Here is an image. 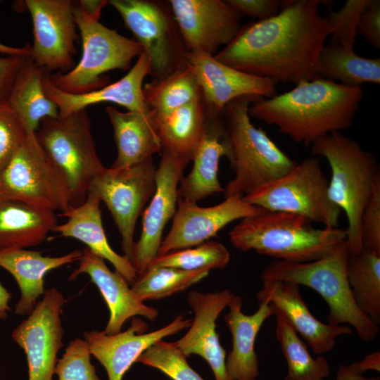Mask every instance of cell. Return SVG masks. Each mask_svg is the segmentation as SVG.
Wrapping results in <instances>:
<instances>
[{"instance_id": "obj_7", "label": "cell", "mask_w": 380, "mask_h": 380, "mask_svg": "<svg viewBox=\"0 0 380 380\" xmlns=\"http://www.w3.org/2000/svg\"><path fill=\"white\" fill-rule=\"evenodd\" d=\"M34 136L63 177L71 206L81 205L93 180L107 169L97 155L86 110L65 117L44 118Z\"/></svg>"}, {"instance_id": "obj_9", "label": "cell", "mask_w": 380, "mask_h": 380, "mask_svg": "<svg viewBox=\"0 0 380 380\" xmlns=\"http://www.w3.org/2000/svg\"><path fill=\"white\" fill-rule=\"evenodd\" d=\"M328 186L318 158L312 156L243 198L268 211L294 213L324 227H338L341 210L330 200Z\"/></svg>"}, {"instance_id": "obj_8", "label": "cell", "mask_w": 380, "mask_h": 380, "mask_svg": "<svg viewBox=\"0 0 380 380\" xmlns=\"http://www.w3.org/2000/svg\"><path fill=\"white\" fill-rule=\"evenodd\" d=\"M73 13L82 44L79 63L70 70L50 75L61 90L75 94L89 93L109 84L103 75L113 70H129L132 60L143 52L141 45L85 14L77 2Z\"/></svg>"}, {"instance_id": "obj_34", "label": "cell", "mask_w": 380, "mask_h": 380, "mask_svg": "<svg viewBox=\"0 0 380 380\" xmlns=\"http://www.w3.org/2000/svg\"><path fill=\"white\" fill-rule=\"evenodd\" d=\"M347 279L358 308L374 324H380V254L362 250L349 253Z\"/></svg>"}, {"instance_id": "obj_45", "label": "cell", "mask_w": 380, "mask_h": 380, "mask_svg": "<svg viewBox=\"0 0 380 380\" xmlns=\"http://www.w3.org/2000/svg\"><path fill=\"white\" fill-rule=\"evenodd\" d=\"M27 57L0 54V105L6 103L16 75Z\"/></svg>"}, {"instance_id": "obj_47", "label": "cell", "mask_w": 380, "mask_h": 380, "mask_svg": "<svg viewBox=\"0 0 380 380\" xmlns=\"http://www.w3.org/2000/svg\"><path fill=\"white\" fill-rule=\"evenodd\" d=\"M357 370L363 374L368 370L380 371V353L375 351L366 355L362 360L353 362Z\"/></svg>"}, {"instance_id": "obj_42", "label": "cell", "mask_w": 380, "mask_h": 380, "mask_svg": "<svg viewBox=\"0 0 380 380\" xmlns=\"http://www.w3.org/2000/svg\"><path fill=\"white\" fill-rule=\"evenodd\" d=\"M360 241L362 250L380 254V177L361 217Z\"/></svg>"}, {"instance_id": "obj_18", "label": "cell", "mask_w": 380, "mask_h": 380, "mask_svg": "<svg viewBox=\"0 0 380 380\" xmlns=\"http://www.w3.org/2000/svg\"><path fill=\"white\" fill-rule=\"evenodd\" d=\"M185 167L175 158L162 153L156 170V191L144 211L139 239L134 243L130 262L137 276L158 255L165 224L177 210V189Z\"/></svg>"}, {"instance_id": "obj_2", "label": "cell", "mask_w": 380, "mask_h": 380, "mask_svg": "<svg viewBox=\"0 0 380 380\" xmlns=\"http://www.w3.org/2000/svg\"><path fill=\"white\" fill-rule=\"evenodd\" d=\"M362 97L361 87L317 76L289 91L259 99L248 113L251 118L276 126L295 142L309 146L327 134L350 129Z\"/></svg>"}, {"instance_id": "obj_5", "label": "cell", "mask_w": 380, "mask_h": 380, "mask_svg": "<svg viewBox=\"0 0 380 380\" xmlns=\"http://www.w3.org/2000/svg\"><path fill=\"white\" fill-rule=\"evenodd\" d=\"M262 97L246 95L227 103L222 110L232 150L234 178L224 189V196H246L283 176L297 162L286 154L262 128L251 120V104Z\"/></svg>"}, {"instance_id": "obj_28", "label": "cell", "mask_w": 380, "mask_h": 380, "mask_svg": "<svg viewBox=\"0 0 380 380\" xmlns=\"http://www.w3.org/2000/svg\"><path fill=\"white\" fill-rule=\"evenodd\" d=\"M207 117L203 98L190 102L162 116L152 115L162 151L179 161L184 167L193 160L202 137Z\"/></svg>"}, {"instance_id": "obj_17", "label": "cell", "mask_w": 380, "mask_h": 380, "mask_svg": "<svg viewBox=\"0 0 380 380\" xmlns=\"http://www.w3.org/2000/svg\"><path fill=\"white\" fill-rule=\"evenodd\" d=\"M192 319L177 315L170 324L148 332L147 323L133 318L129 327L115 334L108 335L104 331H85L84 341L91 355L106 369L108 380H122L124 374L141 354L157 341L189 328Z\"/></svg>"}, {"instance_id": "obj_16", "label": "cell", "mask_w": 380, "mask_h": 380, "mask_svg": "<svg viewBox=\"0 0 380 380\" xmlns=\"http://www.w3.org/2000/svg\"><path fill=\"white\" fill-rule=\"evenodd\" d=\"M168 1L188 52L214 56L241 28V16L226 0Z\"/></svg>"}, {"instance_id": "obj_23", "label": "cell", "mask_w": 380, "mask_h": 380, "mask_svg": "<svg viewBox=\"0 0 380 380\" xmlns=\"http://www.w3.org/2000/svg\"><path fill=\"white\" fill-rule=\"evenodd\" d=\"M150 74L148 58L142 52L123 77L97 90L80 94L63 91L52 83L50 73L46 70L43 85L46 95L56 103L59 117H65L103 102L123 106L128 111H138L151 115L153 113L146 105L143 94L144 80Z\"/></svg>"}, {"instance_id": "obj_10", "label": "cell", "mask_w": 380, "mask_h": 380, "mask_svg": "<svg viewBox=\"0 0 380 380\" xmlns=\"http://www.w3.org/2000/svg\"><path fill=\"white\" fill-rule=\"evenodd\" d=\"M108 4L141 45L153 78L187 65L188 51L168 1L110 0Z\"/></svg>"}, {"instance_id": "obj_39", "label": "cell", "mask_w": 380, "mask_h": 380, "mask_svg": "<svg viewBox=\"0 0 380 380\" xmlns=\"http://www.w3.org/2000/svg\"><path fill=\"white\" fill-rule=\"evenodd\" d=\"M368 0H348L338 11H331L324 17L329 44L354 49L357 34V24Z\"/></svg>"}, {"instance_id": "obj_19", "label": "cell", "mask_w": 380, "mask_h": 380, "mask_svg": "<svg viewBox=\"0 0 380 380\" xmlns=\"http://www.w3.org/2000/svg\"><path fill=\"white\" fill-rule=\"evenodd\" d=\"M223 156L232 163V150L223 113L207 106L204 129L192 160V169L179 182L178 199L197 203L223 192L218 179L220 160Z\"/></svg>"}, {"instance_id": "obj_6", "label": "cell", "mask_w": 380, "mask_h": 380, "mask_svg": "<svg viewBox=\"0 0 380 380\" xmlns=\"http://www.w3.org/2000/svg\"><path fill=\"white\" fill-rule=\"evenodd\" d=\"M347 243L334 254L305 262L274 260L263 270L261 279L294 282L312 289L327 303V324H348L365 342L374 340L379 334L374 324L357 306L347 279Z\"/></svg>"}, {"instance_id": "obj_15", "label": "cell", "mask_w": 380, "mask_h": 380, "mask_svg": "<svg viewBox=\"0 0 380 380\" xmlns=\"http://www.w3.org/2000/svg\"><path fill=\"white\" fill-rule=\"evenodd\" d=\"M177 206L170 230L162 240L158 255L196 246L215 236L230 222L266 210L246 202L239 195L224 198L222 203L210 207L178 199Z\"/></svg>"}, {"instance_id": "obj_37", "label": "cell", "mask_w": 380, "mask_h": 380, "mask_svg": "<svg viewBox=\"0 0 380 380\" xmlns=\"http://www.w3.org/2000/svg\"><path fill=\"white\" fill-rule=\"evenodd\" d=\"M230 254L220 242L208 240L194 248H186L157 255L149 267H170L186 271L223 269Z\"/></svg>"}, {"instance_id": "obj_31", "label": "cell", "mask_w": 380, "mask_h": 380, "mask_svg": "<svg viewBox=\"0 0 380 380\" xmlns=\"http://www.w3.org/2000/svg\"><path fill=\"white\" fill-rule=\"evenodd\" d=\"M44 69L27 57L16 75L6 102L30 134L35 133L44 118L58 117L56 103L44 89Z\"/></svg>"}, {"instance_id": "obj_4", "label": "cell", "mask_w": 380, "mask_h": 380, "mask_svg": "<svg viewBox=\"0 0 380 380\" xmlns=\"http://www.w3.org/2000/svg\"><path fill=\"white\" fill-rule=\"evenodd\" d=\"M313 156L324 158L331 169L328 195L346 213V243L350 253L362 251L360 220L380 177L376 156L340 132L327 134L311 144Z\"/></svg>"}, {"instance_id": "obj_1", "label": "cell", "mask_w": 380, "mask_h": 380, "mask_svg": "<svg viewBox=\"0 0 380 380\" xmlns=\"http://www.w3.org/2000/svg\"><path fill=\"white\" fill-rule=\"evenodd\" d=\"M322 0L283 1L274 16L250 22L213 57L239 71L276 83L317 77L319 54L329 37Z\"/></svg>"}, {"instance_id": "obj_41", "label": "cell", "mask_w": 380, "mask_h": 380, "mask_svg": "<svg viewBox=\"0 0 380 380\" xmlns=\"http://www.w3.org/2000/svg\"><path fill=\"white\" fill-rule=\"evenodd\" d=\"M29 134L7 103L0 105V172Z\"/></svg>"}, {"instance_id": "obj_38", "label": "cell", "mask_w": 380, "mask_h": 380, "mask_svg": "<svg viewBox=\"0 0 380 380\" xmlns=\"http://www.w3.org/2000/svg\"><path fill=\"white\" fill-rule=\"evenodd\" d=\"M136 362L154 367L172 380H204L190 367L175 342L157 341L143 352Z\"/></svg>"}, {"instance_id": "obj_48", "label": "cell", "mask_w": 380, "mask_h": 380, "mask_svg": "<svg viewBox=\"0 0 380 380\" xmlns=\"http://www.w3.org/2000/svg\"><path fill=\"white\" fill-rule=\"evenodd\" d=\"M353 365H341L336 372V380H379V377L363 376Z\"/></svg>"}, {"instance_id": "obj_25", "label": "cell", "mask_w": 380, "mask_h": 380, "mask_svg": "<svg viewBox=\"0 0 380 380\" xmlns=\"http://www.w3.org/2000/svg\"><path fill=\"white\" fill-rule=\"evenodd\" d=\"M242 298L234 295L224 316L232 336V348L226 360V369L232 380H255L259 375L255 338L264 322L274 315V310L271 304L260 303L255 313L246 315L242 312Z\"/></svg>"}, {"instance_id": "obj_21", "label": "cell", "mask_w": 380, "mask_h": 380, "mask_svg": "<svg viewBox=\"0 0 380 380\" xmlns=\"http://www.w3.org/2000/svg\"><path fill=\"white\" fill-rule=\"evenodd\" d=\"M186 63L199 83L205 104L215 110L222 111L227 103L243 96L270 99L277 94V83L272 80L239 71L212 56L188 52Z\"/></svg>"}, {"instance_id": "obj_32", "label": "cell", "mask_w": 380, "mask_h": 380, "mask_svg": "<svg viewBox=\"0 0 380 380\" xmlns=\"http://www.w3.org/2000/svg\"><path fill=\"white\" fill-rule=\"evenodd\" d=\"M317 76L349 87L380 83V58L358 56L354 49L324 45L318 59Z\"/></svg>"}, {"instance_id": "obj_30", "label": "cell", "mask_w": 380, "mask_h": 380, "mask_svg": "<svg viewBox=\"0 0 380 380\" xmlns=\"http://www.w3.org/2000/svg\"><path fill=\"white\" fill-rule=\"evenodd\" d=\"M56 225L54 211L0 200V251L38 246Z\"/></svg>"}, {"instance_id": "obj_11", "label": "cell", "mask_w": 380, "mask_h": 380, "mask_svg": "<svg viewBox=\"0 0 380 380\" xmlns=\"http://www.w3.org/2000/svg\"><path fill=\"white\" fill-rule=\"evenodd\" d=\"M66 212L71 206L68 185L45 155L34 134H29L0 172V200Z\"/></svg>"}, {"instance_id": "obj_20", "label": "cell", "mask_w": 380, "mask_h": 380, "mask_svg": "<svg viewBox=\"0 0 380 380\" xmlns=\"http://www.w3.org/2000/svg\"><path fill=\"white\" fill-rule=\"evenodd\" d=\"M234 296L228 289L207 293L191 291L187 301L194 317L189 331L175 342L186 357L193 354L202 357L210 365L215 380H232L227 372L226 350L220 344L215 322Z\"/></svg>"}, {"instance_id": "obj_26", "label": "cell", "mask_w": 380, "mask_h": 380, "mask_svg": "<svg viewBox=\"0 0 380 380\" xmlns=\"http://www.w3.org/2000/svg\"><path fill=\"white\" fill-rule=\"evenodd\" d=\"M100 203L98 195L93 191H89L86 200L81 205L70 206L66 212L61 214L68 220L64 224H57L53 232L85 243L93 253L109 261L115 271L132 286L137 278V274L130 260L117 253L109 245L103 227Z\"/></svg>"}, {"instance_id": "obj_46", "label": "cell", "mask_w": 380, "mask_h": 380, "mask_svg": "<svg viewBox=\"0 0 380 380\" xmlns=\"http://www.w3.org/2000/svg\"><path fill=\"white\" fill-rule=\"evenodd\" d=\"M77 3L85 14L94 20H99L101 10L108 4V1L80 0Z\"/></svg>"}, {"instance_id": "obj_3", "label": "cell", "mask_w": 380, "mask_h": 380, "mask_svg": "<svg viewBox=\"0 0 380 380\" xmlns=\"http://www.w3.org/2000/svg\"><path fill=\"white\" fill-rule=\"evenodd\" d=\"M232 244L247 251L294 262L329 256L346 243V231L339 227L318 229L297 214L265 210L241 220L229 232Z\"/></svg>"}, {"instance_id": "obj_13", "label": "cell", "mask_w": 380, "mask_h": 380, "mask_svg": "<svg viewBox=\"0 0 380 380\" xmlns=\"http://www.w3.org/2000/svg\"><path fill=\"white\" fill-rule=\"evenodd\" d=\"M70 0H26L34 42L30 57L48 72L65 73L74 67L75 42L78 39Z\"/></svg>"}, {"instance_id": "obj_33", "label": "cell", "mask_w": 380, "mask_h": 380, "mask_svg": "<svg viewBox=\"0 0 380 380\" xmlns=\"http://www.w3.org/2000/svg\"><path fill=\"white\" fill-rule=\"evenodd\" d=\"M143 94L146 105L155 117L167 115L203 98L199 83L188 65L145 83Z\"/></svg>"}, {"instance_id": "obj_29", "label": "cell", "mask_w": 380, "mask_h": 380, "mask_svg": "<svg viewBox=\"0 0 380 380\" xmlns=\"http://www.w3.org/2000/svg\"><path fill=\"white\" fill-rule=\"evenodd\" d=\"M105 111L113 128L118 150L111 169H122L161 153L160 141L152 122L153 115L121 112L112 106L106 107Z\"/></svg>"}, {"instance_id": "obj_49", "label": "cell", "mask_w": 380, "mask_h": 380, "mask_svg": "<svg viewBox=\"0 0 380 380\" xmlns=\"http://www.w3.org/2000/svg\"><path fill=\"white\" fill-rule=\"evenodd\" d=\"M0 54L13 56H30L31 46L26 44L23 47H13L0 42Z\"/></svg>"}, {"instance_id": "obj_40", "label": "cell", "mask_w": 380, "mask_h": 380, "mask_svg": "<svg viewBox=\"0 0 380 380\" xmlns=\"http://www.w3.org/2000/svg\"><path fill=\"white\" fill-rule=\"evenodd\" d=\"M54 374L58 380H101L91 363L87 343L80 338L70 342L61 358L58 360Z\"/></svg>"}, {"instance_id": "obj_36", "label": "cell", "mask_w": 380, "mask_h": 380, "mask_svg": "<svg viewBox=\"0 0 380 380\" xmlns=\"http://www.w3.org/2000/svg\"><path fill=\"white\" fill-rule=\"evenodd\" d=\"M209 272L206 270L186 271L170 267H149L137 276L131 289L142 302L162 299L201 281Z\"/></svg>"}, {"instance_id": "obj_50", "label": "cell", "mask_w": 380, "mask_h": 380, "mask_svg": "<svg viewBox=\"0 0 380 380\" xmlns=\"http://www.w3.org/2000/svg\"><path fill=\"white\" fill-rule=\"evenodd\" d=\"M11 299V293L0 283V319H5L8 312L11 311L9 301Z\"/></svg>"}, {"instance_id": "obj_27", "label": "cell", "mask_w": 380, "mask_h": 380, "mask_svg": "<svg viewBox=\"0 0 380 380\" xmlns=\"http://www.w3.org/2000/svg\"><path fill=\"white\" fill-rule=\"evenodd\" d=\"M82 251L75 250L59 257L42 255L40 251L25 248L0 251V267L15 279L20 290L15 313L29 315L34 309L38 298L44 293L45 274L57 267L80 261Z\"/></svg>"}, {"instance_id": "obj_22", "label": "cell", "mask_w": 380, "mask_h": 380, "mask_svg": "<svg viewBox=\"0 0 380 380\" xmlns=\"http://www.w3.org/2000/svg\"><path fill=\"white\" fill-rule=\"evenodd\" d=\"M300 285L291 281H262L258 291L259 303L271 304L301 337L314 354L321 355L332 350L337 337L352 334L350 327L330 325L317 319L303 300Z\"/></svg>"}, {"instance_id": "obj_44", "label": "cell", "mask_w": 380, "mask_h": 380, "mask_svg": "<svg viewBox=\"0 0 380 380\" xmlns=\"http://www.w3.org/2000/svg\"><path fill=\"white\" fill-rule=\"evenodd\" d=\"M357 33L375 48H380L379 0H368L359 18Z\"/></svg>"}, {"instance_id": "obj_24", "label": "cell", "mask_w": 380, "mask_h": 380, "mask_svg": "<svg viewBox=\"0 0 380 380\" xmlns=\"http://www.w3.org/2000/svg\"><path fill=\"white\" fill-rule=\"evenodd\" d=\"M87 274L94 282L103 299L109 311L110 317L104 333L113 335L119 333L124 323L130 317L141 315L151 321H155L158 311L152 306L146 305L134 293L126 279L118 272H112L104 259L86 247L79 267L69 277L74 280L82 274Z\"/></svg>"}, {"instance_id": "obj_12", "label": "cell", "mask_w": 380, "mask_h": 380, "mask_svg": "<svg viewBox=\"0 0 380 380\" xmlns=\"http://www.w3.org/2000/svg\"><path fill=\"white\" fill-rule=\"evenodd\" d=\"M153 158L119 170L107 168L92 182L94 191L110 212L121 236L124 255L130 260L137 220L156 191Z\"/></svg>"}, {"instance_id": "obj_14", "label": "cell", "mask_w": 380, "mask_h": 380, "mask_svg": "<svg viewBox=\"0 0 380 380\" xmlns=\"http://www.w3.org/2000/svg\"><path fill=\"white\" fill-rule=\"evenodd\" d=\"M64 303L58 290H46L27 318L12 332V338L26 355L28 380H52L57 353L63 346L61 313Z\"/></svg>"}, {"instance_id": "obj_43", "label": "cell", "mask_w": 380, "mask_h": 380, "mask_svg": "<svg viewBox=\"0 0 380 380\" xmlns=\"http://www.w3.org/2000/svg\"><path fill=\"white\" fill-rule=\"evenodd\" d=\"M227 3L241 17L249 16L265 20L276 15L281 8L279 0H226Z\"/></svg>"}, {"instance_id": "obj_35", "label": "cell", "mask_w": 380, "mask_h": 380, "mask_svg": "<svg viewBox=\"0 0 380 380\" xmlns=\"http://www.w3.org/2000/svg\"><path fill=\"white\" fill-rule=\"evenodd\" d=\"M275 336L287 364L284 380H324L330 374L327 360L313 358L306 344L279 312L274 310Z\"/></svg>"}]
</instances>
